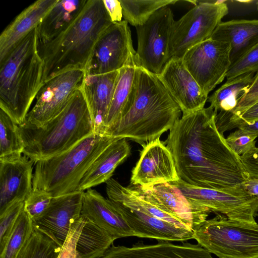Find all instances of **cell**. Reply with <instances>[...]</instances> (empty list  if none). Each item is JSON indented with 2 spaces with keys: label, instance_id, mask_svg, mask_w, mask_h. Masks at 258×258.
Masks as SVG:
<instances>
[{
  "label": "cell",
  "instance_id": "obj_19",
  "mask_svg": "<svg viewBox=\"0 0 258 258\" xmlns=\"http://www.w3.org/2000/svg\"><path fill=\"white\" fill-rule=\"evenodd\" d=\"M143 189L163 210L179 219L193 231L207 219L211 213L208 208L190 201L171 183Z\"/></svg>",
  "mask_w": 258,
  "mask_h": 258
},
{
  "label": "cell",
  "instance_id": "obj_20",
  "mask_svg": "<svg viewBox=\"0 0 258 258\" xmlns=\"http://www.w3.org/2000/svg\"><path fill=\"white\" fill-rule=\"evenodd\" d=\"M81 215L102 229L114 240L135 236L113 202L91 188L84 192Z\"/></svg>",
  "mask_w": 258,
  "mask_h": 258
},
{
  "label": "cell",
  "instance_id": "obj_36",
  "mask_svg": "<svg viewBox=\"0 0 258 258\" xmlns=\"http://www.w3.org/2000/svg\"><path fill=\"white\" fill-rule=\"evenodd\" d=\"M258 71V43L234 64L230 66L226 75L227 80L244 74Z\"/></svg>",
  "mask_w": 258,
  "mask_h": 258
},
{
  "label": "cell",
  "instance_id": "obj_16",
  "mask_svg": "<svg viewBox=\"0 0 258 258\" xmlns=\"http://www.w3.org/2000/svg\"><path fill=\"white\" fill-rule=\"evenodd\" d=\"M34 164L24 155L0 157V215L33 190Z\"/></svg>",
  "mask_w": 258,
  "mask_h": 258
},
{
  "label": "cell",
  "instance_id": "obj_15",
  "mask_svg": "<svg viewBox=\"0 0 258 258\" xmlns=\"http://www.w3.org/2000/svg\"><path fill=\"white\" fill-rule=\"evenodd\" d=\"M157 76L179 107L182 115L204 108L208 96L186 69L182 59L171 58Z\"/></svg>",
  "mask_w": 258,
  "mask_h": 258
},
{
  "label": "cell",
  "instance_id": "obj_8",
  "mask_svg": "<svg viewBox=\"0 0 258 258\" xmlns=\"http://www.w3.org/2000/svg\"><path fill=\"white\" fill-rule=\"evenodd\" d=\"M189 2L195 6L173 22L168 47V61L173 58L182 59L189 49L211 38L228 13L225 1Z\"/></svg>",
  "mask_w": 258,
  "mask_h": 258
},
{
  "label": "cell",
  "instance_id": "obj_5",
  "mask_svg": "<svg viewBox=\"0 0 258 258\" xmlns=\"http://www.w3.org/2000/svg\"><path fill=\"white\" fill-rule=\"evenodd\" d=\"M81 88L64 109L43 126L19 125L24 144L23 155L35 162L61 154L94 133Z\"/></svg>",
  "mask_w": 258,
  "mask_h": 258
},
{
  "label": "cell",
  "instance_id": "obj_2",
  "mask_svg": "<svg viewBox=\"0 0 258 258\" xmlns=\"http://www.w3.org/2000/svg\"><path fill=\"white\" fill-rule=\"evenodd\" d=\"M181 113L157 75L137 66L133 103L127 113L103 136L128 139L142 146L170 130Z\"/></svg>",
  "mask_w": 258,
  "mask_h": 258
},
{
  "label": "cell",
  "instance_id": "obj_14",
  "mask_svg": "<svg viewBox=\"0 0 258 258\" xmlns=\"http://www.w3.org/2000/svg\"><path fill=\"white\" fill-rule=\"evenodd\" d=\"M142 147L131 184L147 188L179 179L172 153L164 142L158 138Z\"/></svg>",
  "mask_w": 258,
  "mask_h": 258
},
{
  "label": "cell",
  "instance_id": "obj_33",
  "mask_svg": "<svg viewBox=\"0 0 258 258\" xmlns=\"http://www.w3.org/2000/svg\"><path fill=\"white\" fill-rule=\"evenodd\" d=\"M33 231L32 220L24 209L17 218L0 258H16Z\"/></svg>",
  "mask_w": 258,
  "mask_h": 258
},
{
  "label": "cell",
  "instance_id": "obj_40",
  "mask_svg": "<svg viewBox=\"0 0 258 258\" xmlns=\"http://www.w3.org/2000/svg\"><path fill=\"white\" fill-rule=\"evenodd\" d=\"M240 157L242 163L250 177L258 179V147H254Z\"/></svg>",
  "mask_w": 258,
  "mask_h": 258
},
{
  "label": "cell",
  "instance_id": "obj_6",
  "mask_svg": "<svg viewBox=\"0 0 258 258\" xmlns=\"http://www.w3.org/2000/svg\"><path fill=\"white\" fill-rule=\"evenodd\" d=\"M115 138L93 133L61 154L34 162L33 189L52 197L78 191L87 170Z\"/></svg>",
  "mask_w": 258,
  "mask_h": 258
},
{
  "label": "cell",
  "instance_id": "obj_43",
  "mask_svg": "<svg viewBox=\"0 0 258 258\" xmlns=\"http://www.w3.org/2000/svg\"><path fill=\"white\" fill-rule=\"evenodd\" d=\"M241 185L248 195L258 198V179L250 177Z\"/></svg>",
  "mask_w": 258,
  "mask_h": 258
},
{
  "label": "cell",
  "instance_id": "obj_27",
  "mask_svg": "<svg viewBox=\"0 0 258 258\" xmlns=\"http://www.w3.org/2000/svg\"><path fill=\"white\" fill-rule=\"evenodd\" d=\"M86 2L87 0H57L37 27L38 44L53 40L67 29Z\"/></svg>",
  "mask_w": 258,
  "mask_h": 258
},
{
  "label": "cell",
  "instance_id": "obj_13",
  "mask_svg": "<svg viewBox=\"0 0 258 258\" xmlns=\"http://www.w3.org/2000/svg\"><path fill=\"white\" fill-rule=\"evenodd\" d=\"M228 43L209 39L194 46L182 59L203 92L208 96L226 78L231 66Z\"/></svg>",
  "mask_w": 258,
  "mask_h": 258
},
{
  "label": "cell",
  "instance_id": "obj_44",
  "mask_svg": "<svg viewBox=\"0 0 258 258\" xmlns=\"http://www.w3.org/2000/svg\"><path fill=\"white\" fill-rule=\"evenodd\" d=\"M235 128H240L258 136V120L251 124H248L245 122H241L237 124Z\"/></svg>",
  "mask_w": 258,
  "mask_h": 258
},
{
  "label": "cell",
  "instance_id": "obj_17",
  "mask_svg": "<svg viewBox=\"0 0 258 258\" xmlns=\"http://www.w3.org/2000/svg\"><path fill=\"white\" fill-rule=\"evenodd\" d=\"M84 191L53 197L44 214L32 221L33 228L62 246L72 224L81 215Z\"/></svg>",
  "mask_w": 258,
  "mask_h": 258
},
{
  "label": "cell",
  "instance_id": "obj_22",
  "mask_svg": "<svg viewBox=\"0 0 258 258\" xmlns=\"http://www.w3.org/2000/svg\"><path fill=\"white\" fill-rule=\"evenodd\" d=\"M118 72L119 70L85 75L84 77L81 89L90 112L94 133L102 134Z\"/></svg>",
  "mask_w": 258,
  "mask_h": 258
},
{
  "label": "cell",
  "instance_id": "obj_3",
  "mask_svg": "<svg viewBox=\"0 0 258 258\" xmlns=\"http://www.w3.org/2000/svg\"><path fill=\"white\" fill-rule=\"evenodd\" d=\"M112 23L103 0H87L67 29L53 40L38 44L43 82L70 70H85L97 41Z\"/></svg>",
  "mask_w": 258,
  "mask_h": 258
},
{
  "label": "cell",
  "instance_id": "obj_23",
  "mask_svg": "<svg viewBox=\"0 0 258 258\" xmlns=\"http://www.w3.org/2000/svg\"><path fill=\"white\" fill-rule=\"evenodd\" d=\"M57 0H38L25 9L0 35V61L33 29Z\"/></svg>",
  "mask_w": 258,
  "mask_h": 258
},
{
  "label": "cell",
  "instance_id": "obj_24",
  "mask_svg": "<svg viewBox=\"0 0 258 258\" xmlns=\"http://www.w3.org/2000/svg\"><path fill=\"white\" fill-rule=\"evenodd\" d=\"M131 147L125 138H116L98 156L81 180L78 191H84L106 182L116 168L131 155Z\"/></svg>",
  "mask_w": 258,
  "mask_h": 258
},
{
  "label": "cell",
  "instance_id": "obj_29",
  "mask_svg": "<svg viewBox=\"0 0 258 258\" xmlns=\"http://www.w3.org/2000/svg\"><path fill=\"white\" fill-rule=\"evenodd\" d=\"M114 241L105 231L85 217L76 250L80 258H98L113 244Z\"/></svg>",
  "mask_w": 258,
  "mask_h": 258
},
{
  "label": "cell",
  "instance_id": "obj_21",
  "mask_svg": "<svg viewBox=\"0 0 258 258\" xmlns=\"http://www.w3.org/2000/svg\"><path fill=\"white\" fill-rule=\"evenodd\" d=\"M133 231L135 236L164 241L194 239V231L176 226L144 213L130 209L111 201Z\"/></svg>",
  "mask_w": 258,
  "mask_h": 258
},
{
  "label": "cell",
  "instance_id": "obj_39",
  "mask_svg": "<svg viewBox=\"0 0 258 258\" xmlns=\"http://www.w3.org/2000/svg\"><path fill=\"white\" fill-rule=\"evenodd\" d=\"M85 217L81 215L71 226L57 258H80L76 250V245L84 224Z\"/></svg>",
  "mask_w": 258,
  "mask_h": 258
},
{
  "label": "cell",
  "instance_id": "obj_37",
  "mask_svg": "<svg viewBox=\"0 0 258 258\" xmlns=\"http://www.w3.org/2000/svg\"><path fill=\"white\" fill-rule=\"evenodd\" d=\"M24 206V202L16 203L0 215V252L4 249Z\"/></svg>",
  "mask_w": 258,
  "mask_h": 258
},
{
  "label": "cell",
  "instance_id": "obj_18",
  "mask_svg": "<svg viewBox=\"0 0 258 258\" xmlns=\"http://www.w3.org/2000/svg\"><path fill=\"white\" fill-rule=\"evenodd\" d=\"M98 258H213L208 251L199 245L189 242L174 244L159 240L154 244L138 242L131 247L112 244Z\"/></svg>",
  "mask_w": 258,
  "mask_h": 258
},
{
  "label": "cell",
  "instance_id": "obj_11",
  "mask_svg": "<svg viewBox=\"0 0 258 258\" xmlns=\"http://www.w3.org/2000/svg\"><path fill=\"white\" fill-rule=\"evenodd\" d=\"M190 201L220 214L228 219L254 223L258 213V198L248 195L244 189L229 192L195 186L180 179L171 182Z\"/></svg>",
  "mask_w": 258,
  "mask_h": 258
},
{
  "label": "cell",
  "instance_id": "obj_1",
  "mask_svg": "<svg viewBox=\"0 0 258 258\" xmlns=\"http://www.w3.org/2000/svg\"><path fill=\"white\" fill-rule=\"evenodd\" d=\"M211 106L182 115L164 142L173 156L178 176L197 187L229 192L243 190L250 176L240 157L228 145Z\"/></svg>",
  "mask_w": 258,
  "mask_h": 258
},
{
  "label": "cell",
  "instance_id": "obj_26",
  "mask_svg": "<svg viewBox=\"0 0 258 258\" xmlns=\"http://www.w3.org/2000/svg\"><path fill=\"white\" fill-rule=\"evenodd\" d=\"M137 64L126 66L119 70L110 105L104 120L102 135L118 122L128 111L135 98Z\"/></svg>",
  "mask_w": 258,
  "mask_h": 258
},
{
  "label": "cell",
  "instance_id": "obj_42",
  "mask_svg": "<svg viewBox=\"0 0 258 258\" xmlns=\"http://www.w3.org/2000/svg\"><path fill=\"white\" fill-rule=\"evenodd\" d=\"M103 2L112 23L122 21V10L119 0H103Z\"/></svg>",
  "mask_w": 258,
  "mask_h": 258
},
{
  "label": "cell",
  "instance_id": "obj_34",
  "mask_svg": "<svg viewBox=\"0 0 258 258\" xmlns=\"http://www.w3.org/2000/svg\"><path fill=\"white\" fill-rule=\"evenodd\" d=\"M258 102V71L247 92L241 98L236 107L230 112H219L218 118L220 131L224 133L229 123L238 118L249 108Z\"/></svg>",
  "mask_w": 258,
  "mask_h": 258
},
{
  "label": "cell",
  "instance_id": "obj_41",
  "mask_svg": "<svg viewBox=\"0 0 258 258\" xmlns=\"http://www.w3.org/2000/svg\"><path fill=\"white\" fill-rule=\"evenodd\" d=\"M257 120L258 102L249 108L238 118L229 123L226 129V132L235 128L236 126L241 122L251 124Z\"/></svg>",
  "mask_w": 258,
  "mask_h": 258
},
{
  "label": "cell",
  "instance_id": "obj_12",
  "mask_svg": "<svg viewBox=\"0 0 258 258\" xmlns=\"http://www.w3.org/2000/svg\"><path fill=\"white\" fill-rule=\"evenodd\" d=\"M135 54L127 22L113 23L95 44L85 69V75L103 74L137 64Z\"/></svg>",
  "mask_w": 258,
  "mask_h": 258
},
{
  "label": "cell",
  "instance_id": "obj_38",
  "mask_svg": "<svg viewBox=\"0 0 258 258\" xmlns=\"http://www.w3.org/2000/svg\"><path fill=\"white\" fill-rule=\"evenodd\" d=\"M258 136L238 128L230 133L226 138L230 148L238 155L241 156L255 147Z\"/></svg>",
  "mask_w": 258,
  "mask_h": 258
},
{
  "label": "cell",
  "instance_id": "obj_10",
  "mask_svg": "<svg viewBox=\"0 0 258 258\" xmlns=\"http://www.w3.org/2000/svg\"><path fill=\"white\" fill-rule=\"evenodd\" d=\"M85 76L84 70L75 69L44 82L23 123L40 127L59 114L76 91L82 87Z\"/></svg>",
  "mask_w": 258,
  "mask_h": 258
},
{
  "label": "cell",
  "instance_id": "obj_9",
  "mask_svg": "<svg viewBox=\"0 0 258 258\" xmlns=\"http://www.w3.org/2000/svg\"><path fill=\"white\" fill-rule=\"evenodd\" d=\"M174 21L172 10L165 7L156 11L143 25L136 27L137 66L157 75L161 73L168 61V47Z\"/></svg>",
  "mask_w": 258,
  "mask_h": 258
},
{
  "label": "cell",
  "instance_id": "obj_45",
  "mask_svg": "<svg viewBox=\"0 0 258 258\" xmlns=\"http://www.w3.org/2000/svg\"><path fill=\"white\" fill-rule=\"evenodd\" d=\"M257 9H258V2H257Z\"/></svg>",
  "mask_w": 258,
  "mask_h": 258
},
{
  "label": "cell",
  "instance_id": "obj_32",
  "mask_svg": "<svg viewBox=\"0 0 258 258\" xmlns=\"http://www.w3.org/2000/svg\"><path fill=\"white\" fill-rule=\"evenodd\" d=\"M23 150L19 125L0 109V157L22 155Z\"/></svg>",
  "mask_w": 258,
  "mask_h": 258
},
{
  "label": "cell",
  "instance_id": "obj_25",
  "mask_svg": "<svg viewBox=\"0 0 258 258\" xmlns=\"http://www.w3.org/2000/svg\"><path fill=\"white\" fill-rule=\"evenodd\" d=\"M211 38L229 44L232 65L258 43V20L221 22Z\"/></svg>",
  "mask_w": 258,
  "mask_h": 258
},
{
  "label": "cell",
  "instance_id": "obj_31",
  "mask_svg": "<svg viewBox=\"0 0 258 258\" xmlns=\"http://www.w3.org/2000/svg\"><path fill=\"white\" fill-rule=\"evenodd\" d=\"M61 247L47 235L33 228L16 258H57Z\"/></svg>",
  "mask_w": 258,
  "mask_h": 258
},
{
  "label": "cell",
  "instance_id": "obj_7",
  "mask_svg": "<svg viewBox=\"0 0 258 258\" xmlns=\"http://www.w3.org/2000/svg\"><path fill=\"white\" fill-rule=\"evenodd\" d=\"M198 243L219 258H258V224L232 220L220 214L194 231Z\"/></svg>",
  "mask_w": 258,
  "mask_h": 258
},
{
  "label": "cell",
  "instance_id": "obj_30",
  "mask_svg": "<svg viewBox=\"0 0 258 258\" xmlns=\"http://www.w3.org/2000/svg\"><path fill=\"white\" fill-rule=\"evenodd\" d=\"M125 21L135 27L143 25L160 9L174 5L177 0H119Z\"/></svg>",
  "mask_w": 258,
  "mask_h": 258
},
{
  "label": "cell",
  "instance_id": "obj_28",
  "mask_svg": "<svg viewBox=\"0 0 258 258\" xmlns=\"http://www.w3.org/2000/svg\"><path fill=\"white\" fill-rule=\"evenodd\" d=\"M254 73L244 74L227 81L208 97L210 106L218 112H230L247 92Z\"/></svg>",
  "mask_w": 258,
  "mask_h": 258
},
{
  "label": "cell",
  "instance_id": "obj_35",
  "mask_svg": "<svg viewBox=\"0 0 258 258\" xmlns=\"http://www.w3.org/2000/svg\"><path fill=\"white\" fill-rule=\"evenodd\" d=\"M52 197L41 189H33L24 201V209L34 221L41 216L48 208Z\"/></svg>",
  "mask_w": 258,
  "mask_h": 258
},
{
  "label": "cell",
  "instance_id": "obj_4",
  "mask_svg": "<svg viewBox=\"0 0 258 258\" xmlns=\"http://www.w3.org/2000/svg\"><path fill=\"white\" fill-rule=\"evenodd\" d=\"M37 27L0 61V109L22 124L42 86L44 66Z\"/></svg>",
  "mask_w": 258,
  "mask_h": 258
}]
</instances>
